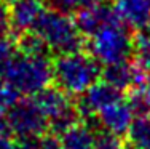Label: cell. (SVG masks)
<instances>
[{
	"label": "cell",
	"instance_id": "cell-1",
	"mask_svg": "<svg viewBox=\"0 0 150 149\" xmlns=\"http://www.w3.org/2000/svg\"><path fill=\"white\" fill-rule=\"evenodd\" d=\"M6 85L19 95L35 96L53 83V61L50 56H30L16 51L0 67Z\"/></svg>",
	"mask_w": 150,
	"mask_h": 149
},
{
	"label": "cell",
	"instance_id": "cell-2",
	"mask_svg": "<svg viewBox=\"0 0 150 149\" xmlns=\"http://www.w3.org/2000/svg\"><path fill=\"white\" fill-rule=\"evenodd\" d=\"M101 76L102 64L83 50L56 55L53 59V83L67 95H81Z\"/></svg>",
	"mask_w": 150,
	"mask_h": 149
},
{
	"label": "cell",
	"instance_id": "cell-3",
	"mask_svg": "<svg viewBox=\"0 0 150 149\" xmlns=\"http://www.w3.org/2000/svg\"><path fill=\"white\" fill-rule=\"evenodd\" d=\"M32 31L40 35L56 55L77 51L85 45L83 35L78 31L74 18L53 8H45Z\"/></svg>",
	"mask_w": 150,
	"mask_h": 149
},
{
	"label": "cell",
	"instance_id": "cell-4",
	"mask_svg": "<svg viewBox=\"0 0 150 149\" xmlns=\"http://www.w3.org/2000/svg\"><path fill=\"white\" fill-rule=\"evenodd\" d=\"M85 45L91 56L102 66H107L133 58L134 37L125 23H117L102 27L99 32L91 35Z\"/></svg>",
	"mask_w": 150,
	"mask_h": 149
},
{
	"label": "cell",
	"instance_id": "cell-5",
	"mask_svg": "<svg viewBox=\"0 0 150 149\" xmlns=\"http://www.w3.org/2000/svg\"><path fill=\"white\" fill-rule=\"evenodd\" d=\"M37 104L48 119L50 130L54 133H64L72 125L81 120L77 103L70 99V95L58 88L54 83L48 85L34 96Z\"/></svg>",
	"mask_w": 150,
	"mask_h": 149
},
{
	"label": "cell",
	"instance_id": "cell-6",
	"mask_svg": "<svg viewBox=\"0 0 150 149\" xmlns=\"http://www.w3.org/2000/svg\"><path fill=\"white\" fill-rule=\"evenodd\" d=\"M8 132L16 138L40 136L50 130V123L34 98H18L5 112Z\"/></svg>",
	"mask_w": 150,
	"mask_h": 149
},
{
	"label": "cell",
	"instance_id": "cell-7",
	"mask_svg": "<svg viewBox=\"0 0 150 149\" xmlns=\"http://www.w3.org/2000/svg\"><path fill=\"white\" fill-rule=\"evenodd\" d=\"M121 99H123V91L112 87L105 80L99 79L88 90H85L81 95H78V99L75 103H77L80 117L85 119V117L98 115L102 109L115 104Z\"/></svg>",
	"mask_w": 150,
	"mask_h": 149
},
{
	"label": "cell",
	"instance_id": "cell-8",
	"mask_svg": "<svg viewBox=\"0 0 150 149\" xmlns=\"http://www.w3.org/2000/svg\"><path fill=\"white\" fill-rule=\"evenodd\" d=\"M74 19H75V24H77L81 35L88 37V38L91 35H94L96 32H99L105 26L123 23L120 19L118 13H117L115 6L109 5V3H102V2L78 11L74 16Z\"/></svg>",
	"mask_w": 150,
	"mask_h": 149
},
{
	"label": "cell",
	"instance_id": "cell-9",
	"mask_svg": "<svg viewBox=\"0 0 150 149\" xmlns=\"http://www.w3.org/2000/svg\"><path fill=\"white\" fill-rule=\"evenodd\" d=\"M96 117H98L99 127L102 130H107V132H112L121 136V135L128 133L136 115L131 109L129 103L126 99H121L115 104L102 109Z\"/></svg>",
	"mask_w": 150,
	"mask_h": 149
},
{
	"label": "cell",
	"instance_id": "cell-10",
	"mask_svg": "<svg viewBox=\"0 0 150 149\" xmlns=\"http://www.w3.org/2000/svg\"><path fill=\"white\" fill-rule=\"evenodd\" d=\"M45 0H16L10 5V23L15 32L32 31L45 11Z\"/></svg>",
	"mask_w": 150,
	"mask_h": 149
},
{
	"label": "cell",
	"instance_id": "cell-11",
	"mask_svg": "<svg viewBox=\"0 0 150 149\" xmlns=\"http://www.w3.org/2000/svg\"><path fill=\"white\" fill-rule=\"evenodd\" d=\"M102 80L110 83L112 87L118 88L120 91L131 90L137 82L144 79V74L137 69L134 63L121 61L115 64H107L102 69Z\"/></svg>",
	"mask_w": 150,
	"mask_h": 149
},
{
	"label": "cell",
	"instance_id": "cell-12",
	"mask_svg": "<svg viewBox=\"0 0 150 149\" xmlns=\"http://www.w3.org/2000/svg\"><path fill=\"white\" fill-rule=\"evenodd\" d=\"M113 6L129 29H145L150 23V0H115Z\"/></svg>",
	"mask_w": 150,
	"mask_h": 149
},
{
	"label": "cell",
	"instance_id": "cell-13",
	"mask_svg": "<svg viewBox=\"0 0 150 149\" xmlns=\"http://www.w3.org/2000/svg\"><path fill=\"white\" fill-rule=\"evenodd\" d=\"M62 149H96V130L80 120L59 135Z\"/></svg>",
	"mask_w": 150,
	"mask_h": 149
},
{
	"label": "cell",
	"instance_id": "cell-14",
	"mask_svg": "<svg viewBox=\"0 0 150 149\" xmlns=\"http://www.w3.org/2000/svg\"><path fill=\"white\" fill-rule=\"evenodd\" d=\"M126 143L131 149H150V115L134 117L126 133Z\"/></svg>",
	"mask_w": 150,
	"mask_h": 149
},
{
	"label": "cell",
	"instance_id": "cell-15",
	"mask_svg": "<svg viewBox=\"0 0 150 149\" xmlns=\"http://www.w3.org/2000/svg\"><path fill=\"white\" fill-rule=\"evenodd\" d=\"M126 101L129 103L134 115H150V79L144 77L129 90Z\"/></svg>",
	"mask_w": 150,
	"mask_h": 149
},
{
	"label": "cell",
	"instance_id": "cell-16",
	"mask_svg": "<svg viewBox=\"0 0 150 149\" xmlns=\"http://www.w3.org/2000/svg\"><path fill=\"white\" fill-rule=\"evenodd\" d=\"M16 48H18V51L26 53V55H30V56H50L51 55V50L46 45V42L35 31H26V32L18 34Z\"/></svg>",
	"mask_w": 150,
	"mask_h": 149
},
{
	"label": "cell",
	"instance_id": "cell-17",
	"mask_svg": "<svg viewBox=\"0 0 150 149\" xmlns=\"http://www.w3.org/2000/svg\"><path fill=\"white\" fill-rule=\"evenodd\" d=\"M133 59L137 69L144 74V77L150 79V35L137 34L134 37V51Z\"/></svg>",
	"mask_w": 150,
	"mask_h": 149
},
{
	"label": "cell",
	"instance_id": "cell-18",
	"mask_svg": "<svg viewBox=\"0 0 150 149\" xmlns=\"http://www.w3.org/2000/svg\"><path fill=\"white\" fill-rule=\"evenodd\" d=\"M101 0H45L46 6L67 15H77L78 11L99 3Z\"/></svg>",
	"mask_w": 150,
	"mask_h": 149
},
{
	"label": "cell",
	"instance_id": "cell-19",
	"mask_svg": "<svg viewBox=\"0 0 150 149\" xmlns=\"http://www.w3.org/2000/svg\"><path fill=\"white\" fill-rule=\"evenodd\" d=\"M125 143L120 135L107 130H96V149H123Z\"/></svg>",
	"mask_w": 150,
	"mask_h": 149
},
{
	"label": "cell",
	"instance_id": "cell-20",
	"mask_svg": "<svg viewBox=\"0 0 150 149\" xmlns=\"http://www.w3.org/2000/svg\"><path fill=\"white\" fill-rule=\"evenodd\" d=\"M16 51L18 48H16L15 38H11L8 34H0V67L5 64Z\"/></svg>",
	"mask_w": 150,
	"mask_h": 149
},
{
	"label": "cell",
	"instance_id": "cell-21",
	"mask_svg": "<svg viewBox=\"0 0 150 149\" xmlns=\"http://www.w3.org/2000/svg\"><path fill=\"white\" fill-rule=\"evenodd\" d=\"M40 149H62L59 135L51 132V130L40 135Z\"/></svg>",
	"mask_w": 150,
	"mask_h": 149
},
{
	"label": "cell",
	"instance_id": "cell-22",
	"mask_svg": "<svg viewBox=\"0 0 150 149\" xmlns=\"http://www.w3.org/2000/svg\"><path fill=\"white\" fill-rule=\"evenodd\" d=\"M11 29L10 23V5L5 0H0V34H8Z\"/></svg>",
	"mask_w": 150,
	"mask_h": 149
},
{
	"label": "cell",
	"instance_id": "cell-23",
	"mask_svg": "<svg viewBox=\"0 0 150 149\" xmlns=\"http://www.w3.org/2000/svg\"><path fill=\"white\" fill-rule=\"evenodd\" d=\"M0 149H23L19 138L11 133H0Z\"/></svg>",
	"mask_w": 150,
	"mask_h": 149
},
{
	"label": "cell",
	"instance_id": "cell-24",
	"mask_svg": "<svg viewBox=\"0 0 150 149\" xmlns=\"http://www.w3.org/2000/svg\"><path fill=\"white\" fill-rule=\"evenodd\" d=\"M145 31H147V34H149V35H150V23H149V24H147V27H145Z\"/></svg>",
	"mask_w": 150,
	"mask_h": 149
},
{
	"label": "cell",
	"instance_id": "cell-25",
	"mask_svg": "<svg viewBox=\"0 0 150 149\" xmlns=\"http://www.w3.org/2000/svg\"><path fill=\"white\" fill-rule=\"evenodd\" d=\"M5 2L8 3V5H11V3H13V2H16V0H5Z\"/></svg>",
	"mask_w": 150,
	"mask_h": 149
}]
</instances>
